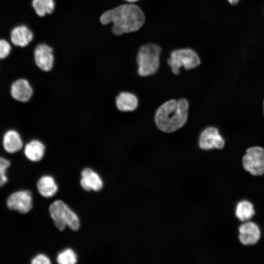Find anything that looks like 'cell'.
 Listing matches in <instances>:
<instances>
[{
	"label": "cell",
	"instance_id": "cell-10",
	"mask_svg": "<svg viewBox=\"0 0 264 264\" xmlns=\"http://www.w3.org/2000/svg\"><path fill=\"white\" fill-rule=\"evenodd\" d=\"M34 60L37 66L44 71H49L53 67L54 58L53 50L48 45H37L34 52Z\"/></svg>",
	"mask_w": 264,
	"mask_h": 264
},
{
	"label": "cell",
	"instance_id": "cell-24",
	"mask_svg": "<svg viewBox=\"0 0 264 264\" xmlns=\"http://www.w3.org/2000/svg\"><path fill=\"white\" fill-rule=\"evenodd\" d=\"M239 0H228L229 2L232 5L237 4L239 1Z\"/></svg>",
	"mask_w": 264,
	"mask_h": 264
},
{
	"label": "cell",
	"instance_id": "cell-25",
	"mask_svg": "<svg viewBox=\"0 0 264 264\" xmlns=\"http://www.w3.org/2000/svg\"><path fill=\"white\" fill-rule=\"evenodd\" d=\"M127 2H128L129 3H133L134 2H135L136 1H138L140 0H124Z\"/></svg>",
	"mask_w": 264,
	"mask_h": 264
},
{
	"label": "cell",
	"instance_id": "cell-13",
	"mask_svg": "<svg viewBox=\"0 0 264 264\" xmlns=\"http://www.w3.org/2000/svg\"><path fill=\"white\" fill-rule=\"evenodd\" d=\"M33 39L32 32L24 25L15 27L10 33L11 42L17 46L25 47L32 41Z\"/></svg>",
	"mask_w": 264,
	"mask_h": 264
},
{
	"label": "cell",
	"instance_id": "cell-21",
	"mask_svg": "<svg viewBox=\"0 0 264 264\" xmlns=\"http://www.w3.org/2000/svg\"><path fill=\"white\" fill-rule=\"evenodd\" d=\"M11 166V161L7 158L0 156V187L4 186L8 181V169Z\"/></svg>",
	"mask_w": 264,
	"mask_h": 264
},
{
	"label": "cell",
	"instance_id": "cell-8",
	"mask_svg": "<svg viewBox=\"0 0 264 264\" xmlns=\"http://www.w3.org/2000/svg\"><path fill=\"white\" fill-rule=\"evenodd\" d=\"M261 230L259 225L252 220L242 222L238 227V239L245 246L257 244L261 238Z\"/></svg>",
	"mask_w": 264,
	"mask_h": 264
},
{
	"label": "cell",
	"instance_id": "cell-3",
	"mask_svg": "<svg viewBox=\"0 0 264 264\" xmlns=\"http://www.w3.org/2000/svg\"><path fill=\"white\" fill-rule=\"evenodd\" d=\"M161 52V47L153 43L143 45L139 48L136 62L137 72L140 76H148L157 72L159 66Z\"/></svg>",
	"mask_w": 264,
	"mask_h": 264
},
{
	"label": "cell",
	"instance_id": "cell-14",
	"mask_svg": "<svg viewBox=\"0 0 264 264\" xmlns=\"http://www.w3.org/2000/svg\"><path fill=\"white\" fill-rule=\"evenodd\" d=\"M2 146L5 152L9 154H14L22 148L23 142L18 132L10 130L3 135Z\"/></svg>",
	"mask_w": 264,
	"mask_h": 264
},
{
	"label": "cell",
	"instance_id": "cell-20",
	"mask_svg": "<svg viewBox=\"0 0 264 264\" xmlns=\"http://www.w3.org/2000/svg\"><path fill=\"white\" fill-rule=\"evenodd\" d=\"M77 255L70 248L61 252L57 256V261L61 264H74L77 263Z\"/></svg>",
	"mask_w": 264,
	"mask_h": 264
},
{
	"label": "cell",
	"instance_id": "cell-22",
	"mask_svg": "<svg viewBox=\"0 0 264 264\" xmlns=\"http://www.w3.org/2000/svg\"><path fill=\"white\" fill-rule=\"evenodd\" d=\"M11 47L5 40L0 39V59L6 58L10 54Z\"/></svg>",
	"mask_w": 264,
	"mask_h": 264
},
{
	"label": "cell",
	"instance_id": "cell-16",
	"mask_svg": "<svg viewBox=\"0 0 264 264\" xmlns=\"http://www.w3.org/2000/svg\"><path fill=\"white\" fill-rule=\"evenodd\" d=\"M116 106L121 111H132L138 107V100L137 97L129 92H121L116 97Z\"/></svg>",
	"mask_w": 264,
	"mask_h": 264
},
{
	"label": "cell",
	"instance_id": "cell-11",
	"mask_svg": "<svg viewBox=\"0 0 264 264\" xmlns=\"http://www.w3.org/2000/svg\"><path fill=\"white\" fill-rule=\"evenodd\" d=\"M10 93L15 100L25 103L29 101L32 97L33 90L27 80L21 78L12 84Z\"/></svg>",
	"mask_w": 264,
	"mask_h": 264
},
{
	"label": "cell",
	"instance_id": "cell-23",
	"mask_svg": "<svg viewBox=\"0 0 264 264\" xmlns=\"http://www.w3.org/2000/svg\"><path fill=\"white\" fill-rule=\"evenodd\" d=\"M32 264H50V259L45 255L39 254L34 257L31 261Z\"/></svg>",
	"mask_w": 264,
	"mask_h": 264
},
{
	"label": "cell",
	"instance_id": "cell-9",
	"mask_svg": "<svg viewBox=\"0 0 264 264\" xmlns=\"http://www.w3.org/2000/svg\"><path fill=\"white\" fill-rule=\"evenodd\" d=\"M198 145L204 150H221L225 146V140L218 128L210 126L205 128L200 133Z\"/></svg>",
	"mask_w": 264,
	"mask_h": 264
},
{
	"label": "cell",
	"instance_id": "cell-6",
	"mask_svg": "<svg viewBox=\"0 0 264 264\" xmlns=\"http://www.w3.org/2000/svg\"><path fill=\"white\" fill-rule=\"evenodd\" d=\"M243 169L254 176L264 174V148L254 146L246 149L242 157Z\"/></svg>",
	"mask_w": 264,
	"mask_h": 264
},
{
	"label": "cell",
	"instance_id": "cell-17",
	"mask_svg": "<svg viewBox=\"0 0 264 264\" xmlns=\"http://www.w3.org/2000/svg\"><path fill=\"white\" fill-rule=\"evenodd\" d=\"M45 150V147L42 142L37 139H33L25 146L24 154L29 160L38 162L44 157Z\"/></svg>",
	"mask_w": 264,
	"mask_h": 264
},
{
	"label": "cell",
	"instance_id": "cell-2",
	"mask_svg": "<svg viewBox=\"0 0 264 264\" xmlns=\"http://www.w3.org/2000/svg\"><path fill=\"white\" fill-rule=\"evenodd\" d=\"M189 107V102L185 98L166 102L155 112L156 126L166 132H172L181 128L187 120Z\"/></svg>",
	"mask_w": 264,
	"mask_h": 264
},
{
	"label": "cell",
	"instance_id": "cell-7",
	"mask_svg": "<svg viewBox=\"0 0 264 264\" xmlns=\"http://www.w3.org/2000/svg\"><path fill=\"white\" fill-rule=\"evenodd\" d=\"M6 205L9 210L27 214L33 207L32 194L29 190H16L7 197Z\"/></svg>",
	"mask_w": 264,
	"mask_h": 264
},
{
	"label": "cell",
	"instance_id": "cell-19",
	"mask_svg": "<svg viewBox=\"0 0 264 264\" xmlns=\"http://www.w3.org/2000/svg\"><path fill=\"white\" fill-rule=\"evenodd\" d=\"M32 5L36 14L43 17L53 11L55 2L54 0H32Z\"/></svg>",
	"mask_w": 264,
	"mask_h": 264
},
{
	"label": "cell",
	"instance_id": "cell-12",
	"mask_svg": "<svg viewBox=\"0 0 264 264\" xmlns=\"http://www.w3.org/2000/svg\"><path fill=\"white\" fill-rule=\"evenodd\" d=\"M80 184L86 191H99L103 187V181L99 175L91 169L87 168L81 172Z\"/></svg>",
	"mask_w": 264,
	"mask_h": 264
},
{
	"label": "cell",
	"instance_id": "cell-4",
	"mask_svg": "<svg viewBox=\"0 0 264 264\" xmlns=\"http://www.w3.org/2000/svg\"><path fill=\"white\" fill-rule=\"evenodd\" d=\"M49 211L56 227L64 230L66 226L77 231L80 227V220L77 215L63 201H54L49 206Z\"/></svg>",
	"mask_w": 264,
	"mask_h": 264
},
{
	"label": "cell",
	"instance_id": "cell-5",
	"mask_svg": "<svg viewBox=\"0 0 264 264\" xmlns=\"http://www.w3.org/2000/svg\"><path fill=\"white\" fill-rule=\"evenodd\" d=\"M167 63L173 73L178 75L181 66L186 70L194 68L200 65V60L196 51L190 48H185L172 51Z\"/></svg>",
	"mask_w": 264,
	"mask_h": 264
},
{
	"label": "cell",
	"instance_id": "cell-15",
	"mask_svg": "<svg viewBox=\"0 0 264 264\" xmlns=\"http://www.w3.org/2000/svg\"><path fill=\"white\" fill-rule=\"evenodd\" d=\"M234 214L241 222L251 220L256 214L254 204L249 200L241 199L236 204Z\"/></svg>",
	"mask_w": 264,
	"mask_h": 264
},
{
	"label": "cell",
	"instance_id": "cell-18",
	"mask_svg": "<svg viewBox=\"0 0 264 264\" xmlns=\"http://www.w3.org/2000/svg\"><path fill=\"white\" fill-rule=\"evenodd\" d=\"M37 187L39 193L45 198L53 196L58 190L54 178L50 176H42L37 181Z\"/></svg>",
	"mask_w": 264,
	"mask_h": 264
},
{
	"label": "cell",
	"instance_id": "cell-1",
	"mask_svg": "<svg viewBox=\"0 0 264 264\" xmlns=\"http://www.w3.org/2000/svg\"><path fill=\"white\" fill-rule=\"evenodd\" d=\"M100 20L103 24L112 22L113 33L121 35L139 29L144 24L145 16L139 6L129 3L105 12Z\"/></svg>",
	"mask_w": 264,
	"mask_h": 264
},
{
	"label": "cell",
	"instance_id": "cell-26",
	"mask_svg": "<svg viewBox=\"0 0 264 264\" xmlns=\"http://www.w3.org/2000/svg\"><path fill=\"white\" fill-rule=\"evenodd\" d=\"M263 114H264V101H263Z\"/></svg>",
	"mask_w": 264,
	"mask_h": 264
}]
</instances>
